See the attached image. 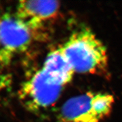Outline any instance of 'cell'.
<instances>
[{
	"mask_svg": "<svg viewBox=\"0 0 122 122\" xmlns=\"http://www.w3.org/2000/svg\"><path fill=\"white\" fill-rule=\"evenodd\" d=\"M57 1H20L15 16L32 32L41 28L44 23L53 18L59 11Z\"/></svg>",
	"mask_w": 122,
	"mask_h": 122,
	"instance_id": "5b68a950",
	"label": "cell"
},
{
	"mask_svg": "<svg viewBox=\"0 0 122 122\" xmlns=\"http://www.w3.org/2000/svg\"><path fill=\"white\" fill-rule=\"evenodd\" d=\"M9 83H10L9 77L3 74L0 71V91H2L4 88L9 86Z\"/></svg>",
	"mask_w": 122,
	"mask_h": 122,
	"instance_id": "52a82bcc",
	"label": "cell"
},
{
	"mask_svg": "<svg viewBox=\"0 0 122 122\" xmlns=\"http://www.w3.org/2000/svg\"><path fill=\"white\" fill-rule=\"evenodd\" d=\"M62 48L75 72L103 75L107 71L106 47L87 27L74 31Z\"/></svg>",
	"mask_w": 122,
	"mask_h": 122,
	"instance_id": "6da1fadb",
	"label": "cell"
},
{
	"mask_svg": "<svg viewBox=\"0 0 122 122\" xmlns=\"http://www.w3.org/2000/svg\"><path fill=\"white\" fill-rule=\"evenodd\" d=\"M32 32L15 15H0V64L9 66L19 54L26 51L31 44Z\"/></svg>",
	"mask_w": 122,
	"mask_h": 122,
	"instance_id": "277c9868",
	"label": "cell"
},
{
	"mask_svg": "<svg viewBox=\"0 0 122 122\" xmlns=\"http://www.w3.org/2000/svg\"><path fill=\"white\" fill-rule=\"evenodd\" d=\"M42 70L55 83L63 86L72 80L75 73L64 54L62 46L49 53Z\"/></svg>",
	"mask_w": 122,
	"mask_h": 122,
	"instance_id": "8992f818",
	"label": "cell"
},
{
	"mask_svg": "<svg viewBox=\"0 0 122 122\" xmlns=\"http://www.w3.org/2000/svg\"><path fill=\"white\" fill-rule=\"evenodd\" d=\"M114 102L113 96L105 93L75 96L63 105L57 122H100L111 112Z\"/></svg>",
	"mask_w": 122,
	"mask_h": 122,
	"instance_id": "7a4b0ae2",
	"label": "cell"
},
{
	"mask_svg": "<svg viewBox=\"0 0 122 122\" xmlns=\"http://www.w3.org/2000/svg\"><path fill=\"white\" fill-rule=\"evenodd\" d=\"M63 87L51 80L41 68L23 83L19 98L28 110L41 111L56 103Z\"/></svg>",
	"mask_w": 122,
	"mask_h": 122,
	"instance_id": "3957f363",
	"label": "cell"
}]
</instances>
